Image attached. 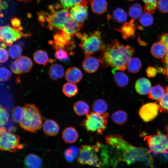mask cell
I'll list each match as a JSON object with an SVG mask.
<instances>
[{
	"label": "cell",
	"mask_w": 168,
	"mask_h": 168,
	"mask_svg": "<svg viewBox=\"0 0 168 168\" xmlns=\"http://www.w3.org/2000/svg\"><path fill=\"white\" fill-rule=\"evenodd\" d=\"M43 130L45 135L48 136H54L58 133L59 128L58 124L51 119L46 120L43 124Z\"/></svg>",
	"instance_id": "17"
},
{
	"label": "cell",
	"mask_w": 168,
	"mask_h": 168,
	"mask_svg": "<svg viewBox=\"0 0 168 168\" xmlns=\"http://www.w3.org/2000/svg\"><path fill=\"white\" fill-rule=\"evenodd\" d=\"M25 162L27 168H40L42 164L40 158L34 154L28 155L25 158Z\"/></svg>",
	"instance_id": "26"
},
{
	"label": "cell",
	"mask_w": 168,
	"mask_h": 168,
	"mask_svg": "<svg viewBox=\"0 0 168 168\" xmlns=\"http://www.w3.org/2000/svg\"><path fill=\"white\" fill-rule=\"evenodd\" d=\"M128 115L124 111L118 110L112 113L111 119L116 124L122 125L125 124L128 120Z\"/></svg>",
	"instance_id": "27"
},
{
	"label": "cell",
	"mask_w": 168,
	"mask_h": 168,
	"mask_svg": "<svg viewBox=\"0 0 168 168\" xmlns=\"http://www.w3.org/2000/svg\"><path fill=\"white\" fill-rule=\"evenodd\" d=\"M22 28L16 29L8 26H1L0 30V41L11 46L13 42L23 37H27L30 34H23L21 30Z\"/></svg>",
	"instance_id": "9"
},
{
	"label": "cell",
	"mask_w": 168,
	"mask_h": 168,
	"mask_svg": "<svg viewBox=\"0 0 168 168\" xmlns=\"http://www.w3.org/2000/svg\"><path fill=\"white\" fill-rule=\"evenodd\" d=\"M129 0V1H133V0Z\"/></svg>",
	"instance_id": "59"
},
{
	"label": "cell",
	"mask_w": 168,
	"mask_h": 168,
	"mask_svg": "<svg viewBox=\"0 0 168 168\" xmlns=\"http://www.w3.org/2000/svg\"><path fill=\"white\" fill-rule=\"evenodd\" d=\"M82 25V23L78 22L71 18L65 23L62 30L72 36L78 32Z\"/></svg>",
	"instance_id": "20"
},
{
	"label": "cell",
	"mask_w": 168,
	"mask_h": 168,
	"mask_svg": "<svg viewBox=\"0 0 168 168\" xmlns=\"http://www.w3.org/2000/svg\"><path fill=\"white\" fill-rule=\"evenodd\" d=\"M142 66L140 60L137 58H131L127 64L128 70L132 73H136L139 71Z\"/></svg>",
	"instance_id": "33"
},
{
	"label": "cell",
	"mask_w": 168,
	"mask_h": 168,
	"mask_svg": "<svg viewBox=\"0 0 168 168\" xmlns=\"http://www.w3.org/2000/svg\"><path fill=\"white\" fill-rule=\"evenodd\" d=\"M163 155V158L166 161H168V150L166 153H164Z\"/></svg>",
	"instance_id": "54"
},
{
	"label": "cell",
	"mask_w": 168,
	"mask_h": 168,
	"mask_svg": "<svg viewBox=\"0 0 168 168\" xmlns=\"http://www.w3.org/2000/svg\"><path fill=\"white\" fill-rule=\"evenodd\" d=\"M79 149L75 146H70L64 152V155L67 160L72 162L79 155Z\"/></svg>",
	"instance_id": "36"
},
{
	"label": "cell",
	"mask_w": 168,
	"mask_h": 168,
	"mask_svg": "<svg viewBox=\"0 0 168 168\" xmlns=\"http://www.w3.org/2000/svg\"><path fill=\"white\" fill-rule=\"evenodd\" d=\"M135 25L134 19L131 20L128 22L125 23L120 29H118L122 35L124 39L132 38L135 35Z\"/></svg>",
	"instance_id": "18"
},
{
	"label": "cell",
	"mask_w": 168,
	"mask_h": 168,
	"mask_svg": "<svg viewBox=\"0 0 168 168\" xmlns=\"http://www.w3.org/2000/svg\"><path fill=\"white\" fill-rule=\"evenodd\" d=\"M11 76V71L4 67H1L0 69V79L1 81H5L9 80Z\"/></svg>",
	"instance_id": "44"
},
{
	"label": "cell",
	"mask_w": 168,
	"mask_h": 168,
	"mask_svg": "<svg viewBox=\"0 0 168 168\" xmlns=\"http://www.w3.org/2000/svg\"><path fill=\"white\" fill-rule=\"evenodd\" d=\"M5 128L3 126H1L0 127V134L6 132Z\"/></svg>",
	"instance_id": "53"
},
{
	"label": "cell",
	"mask_w": 168,
	"mask_h": 168,
	"mask_svg": "<svg viewBox=\"0 0 168 168\" xmlns=\"http://www.w3.org/2000/svg\"><path fill=\"white\" fill-rule=\"evenodd\" d=\"M165 92L164 88L160 84H157L151 88L148 93V97L158 102L163 97Z\"/></svg>",
	"instance_id": "24"
},
{
	"label": "cell",
	"mask_w": 168,
	"mask_h": 168,
	"mask_svg": "<svg viewBox=\"0 0 168 168\" xmlns=\"http://www.w3.org/2000/svg\"><path fill=\"white\" fill-rule=\"evenodd\" d=\"M11 24L12 27L14 28L18 29L21 27L20 26V20L18 18H12L11 21Z\"/></svg>",
	"instance_id": "49"
},
{
	"label": "cell",
	"mask_w": 168,
	"mask_h": 168,
	"mask_svg": "<svg viewBox=\"0 0 168 168\" xmlns=\"http://www.w3.org/2000/svg\"><path fill=\"white\" fill-rule=\"evenodd\" d=\"M33 0H17L18 2H28L32 1Z\"/></svg>",
	"instance_id": "55"
},
{
	"label": "cell",
	"mask_w": 168,
	"mask_h": 168,
	"mask_svg": "<svg viewBox=\"0 0 168 168\" xmlns=\"http://www.w3.org/2000/svg\"><path fill=\"white\" fill-rule=\"evenodd\" d=\"M49 74L51 78L54 80H57L63 77L64 69L61 65L54 63L50 67Z\"/></svg>",
	"instance_id": "23"
},
{
	"label": "cell",
	"mask_w": 168,
	"mask_h": 168,
	"mask_svg": "<svg viewBox=\"0 0 168 168\" xmlns=\"http://www.w3.org/2000/svg\"><path fill=\"white\" fill-rule=\"evenodd\" d=\"M24 110L23 107L17 106L13 108L12 117L13 120L16 123H19L23 119Z\"/></svg>",
	"instance_id": "37"
},
{
	"label": "cell",
	"mask_w": 168,
	"mask_h": 168,
	"mask_svg": "<svg viewBox=\"0 0 168 168\" xmlns=\"http://www.w3.org/2000/svg\"><path fill=\"white\" fill-rule=\"evenodd\" d=\"M75 113L78 116H83L87 114L90 108L87 103L83 100H79L76 102L73 106Z\"/></svg>",
	"instance_id": "28"
},
{
	"label": "cell",
	"mask_w": 168,
	"mask_h": 168,
	"mask_svg": "<svg viewBox=\"0 0 168 168\" xmlns=\"http://www.w3.org/2000/svg\"><path fill=\"white\" fill-rule=\"evenodd\" d=\"M167 51L166 46L161 42L154 44L152 46L151 50L152 55L155 57L157 58H161L165 63Z\"/></svg>",
	"instance_id": "15"
},
{
	"label": "cell",
	"mask_w": 168,
	"mask_h": 168,
	"mask_svg": "<svg viewBox=\"0 0 168 168\" xmlns=\"http://www.w3.org/2000/svg\"><path fill=\"white\" fill-rule=\"evenodd\" d=\"M22 52V49L21 46L16 44L11 46L8 51L9 55L13 59L19 57L21 55Z\"/></svg>",
	"instance_id": "39"
},
{
	"label": "cell",
	"mask_w": 168,
	"mask_h": 168,
	"mask_svg": "<svg viewBox=\"0 0 168 168\" xmlns=\"http://www.w3.org/2000/svg\"><path fill=\"white\" fill-rule=\"evenodd\" d=\"M144 140L147 142L149 152L156 155L167 153L168 150V138L167 135L159 131L154 134L145 136Z\"/></svg>",
	"instance_id": "8"
},
{
	"label": "cell",
	"mask_w": 168,
	"mask_h": 168,
	"mask_svg": "<svg viewBox=\"0 0 168 168\" xmlns=\"http://www.w3.org/2000/svg\"><path fill=\"white\" fill-rule=\"evenodd\" d=\"M8 53L4 48H0V62L3 63L6 62L8 58Z\"/></svg>",
	"instance_id": "46"
},
{
	"label": "cell",
	"mask_w": 168,
	"mask_h": 168,
	"mask_svg": "<svg viewBox=\"0 0 168 168\" xmlns=\"http://www.w3.org/2000/svg\"><path fill=\"white\" fill-rule=\"evenodd\" d=\"M48 43L55 50H57L60 49H63L65 47L64 46L58 43L55 41L50 40L49 41Z\"/></svg>",
	"instance_id": "48"
},
{
	"label": "cell",
	"mask_w": 168,
	"mask_h": 168,
	"mask_svg": "<svg viewBox=\"0 0 168 168\" xmlns=\"http://www.w3.org/2000/svg\"><path fill=\"white\" fill-rule=\"evenodd\" d=\"M24 114L23 119L19 123L22 129L30 133H35L42 125V118L38 108L35 105L30 103L23 106Z\"/></svg>",
	"instance_id": "5"
},
{
	"label": "cell",
	"mask_w": 168,
	"mask_h": 168,
	"mask_svg": "<svg viewBox=\"0 0 168 168\" xmlns=\"http://www.w3.org/2000/svg\"><path fill=\"white\" fill-rule=\"evenodd\" d=\"M108 4L106 0H92L91 3L92 11L94 13L102 14L107 10Z\"/></svg>",
	"instance_id": "25"
},
{
	"label": "cell",
	"mask_w": 168,
	"mask_h": 168,
	"mask_svg": "<svg viewBox=\"0 0 168 168\" xmlns=\"http://www.w3.org/2000/svg\"><path fill=\"white\" fill-rule=\"evenodd\" d=\"M62 7L61 5L58 4L54 7L50 6V13L44 11L39 12L38 19L40 23L42 25H44L45 23H47V27L51 30L54 29L62 30L65 23L71 17L69 9L58 10Z\"/></svg>",
	"instance_id": "4"
},
{
	"label": "cell",
	"mask_w": 168,
	"mask_h": 168,
	"mask_svg": "<svg viewBox=\"0 0 168 168\" xmlns=\"http://www.w3.org/2000/svg\"><path fill=\"white\" fill-rule=\"evenodd\" d=\"M128 13L130 17L133 19H137L142 15V8L139 4H134L129 7Z\"/></svg>",
	"instance_id": "35"
},
{
	"label": "cell",
	"mask_w": 168,
	"mask_h": 168,
	"mask_svg": "<svg viewBox=\"0 0 168 168\" xmlns=\"http://www.w3.org/2000/svg\"><path fill=\"white\" fill-rule=\"evenodd\" d=\"M69 12L70 17L72 19L82 23L87 18L88 8L86 6L77 5L71 8Z\"/></svg>",
	"instance_id": "12"
},
{
	"label": "cell",
	"mask_w": 168,
	"mask_h": 168,
	"mask_svg": "<svg viewBox=\"0 0 168 168\" xmlns=\"http://www.w3.org/2000/svg\"><path fill=\"white\" fill-rule=\"evenodd\" d=\"M100 60L92 56L86 57L82 63V66L84 70L89 73L96 72L99 68Z\"/></svg>",
	"instance_id": "13"
},
{
	"label": "cell",
	"mask_w": 168,
	"mask_h": 168,
	"mask_svg": "<svg viewBox=\"0 0 168 168\" xmlns=\"http://www.w3.org/2000/svg\"><path fill=\"white\" fill-rule=\"evenodd\" d=\"M77 37L80 40L79 46L82 48L86 56H90L100 50L104 49L101 33L98 31L89 34L77 33Z\"/></svg>",
	"instance_id": "6"
},
{
	"label": "cell",
	"mask_w": 168,
	"mask_h": 168,
	"mask_svg": "<svg viewBox=\"0 0 168 168\" xmlns=\"http://www.w3.org/2000/svg\"><path fill=\"white\" fill-rule=\"evenodd\" d=\"M145 3L144 10L145 13L150 14L155 11L158 0H142Z\"/></svg>",
	"instance_id": "38"
},
{
	"label": "cell",
	"mask_w": 168,
	"mask_h": 168,
	"mask_svg": "<svg viewBox=\"0 0 168 168\" xmlns=\"http://www.w3.org/2000/svg\"><path fill=\"white\" fill-rule=\"evenodd\" d=\"M92 108L94 112L102 114L106 112L108 109V105L104 100L98 99L93 103Z\"/></svg>",
	"instance_id": "32"
},
{
	"label": "cell",
	"mask_w": 168,
	"mask_h": 168,
	"mask_svg": "<svg viewBox=\"0 0 168 168\" xmlns=\"http://www.w3.org/2000/svg\"><path fill=\"white\" fill-rule=\"evenodd\" d=\"M165 130L167 133V136L168 138V124H167L165 127Z\"/></svg>",
	"instance_id": "58"
},
{
	"label": "cell",
	"mask_w": 168,
	"mask_h": 168,
	"mask_svg": "<svg viewBox=\"0 0 168 168\" xmlns=\"http://www.w3.org/2000/svg\"><path fill=\"white\" fill-rule=\"evenodd\" d=\"M122 71L116 68H114L112 70L114 81L115 84L120 87L126 86L129 81L128 76Z\"/></svg>",
	"instance_id": "22"
},
{
	"label": "cell",
	"mask_w": 168,
	"mask_h": 168,
	"mask_svg": "<svg viewBox=\"0 0 168 168\" xmlns=\"http://www.w3.org/2000/svg\"><path fill=\"white\" fill-rule=\"evenodd\" d=\"M113 18L115 22L122 23L126 21L127 14L123 9L121 8H118L113 12Z\"/></svg>",
	"instance_id": "34"
},
{
	"label": "cell",
	"mask_w": 168,
	"mask_h": 168,
	"mask_svg": "<svg viewBox=\"0 0 168 168\" xmlns=\"http://www.w3.org/2000/svg\"><path fill=\"white\" fill-rule=\"evenodd\" d=\"M10 68L11 71L14 73L17 74L20 73L17 67L15 61L12 62Z\"/></svg>",
	"instance_id": "51"
},
{
	"label": "cell",
	"mask_w": 168,
	"mask_h": 168,
	"mask_svg": "<svg viewBox=\"0 0 168 168\" xmlns=\"http://www.w3.org/2000/svg\"><path fill=\"white\" fill-rule=\"evenodd\" d=\"M20 141L18 135L6 132L0 134V149L2 151L15 152L22 147L19 144Z\"/></svg>",
	"instance_id": "10"
},
{
	"label": "cell",
	"mask_w": 168,
	"mask_h": 168,
	"mask_svg": "<svg viewBox=\"0 0 168 168\" xmlns=\"http://www.w3.org/2000/svg\"><path fill=\"white\" fill-rule=\"evenodd\" d=\"M83 77V74L80 69L76 67L68 69L65 74V77L68 82L74 84L80 82Z\"/></svg>",
	"instance_id": "14"
},
{
	"label": "cell",
	"mask_w": 168,
	"mask_h": 168,
	"mask_svg": "<svg viewBox=\"0 0 168 168\" xmlns=\"http://www.w3.org/2000/svg\"><path fill=\"white\" fill-rule=\"evenodd\" d=\"M102 58L100 60L105 66H110L122 71L127 68V64L134 53V49L124 46L116 40L105 46Z\"/></svg>",
	"instance_id": "2"
},
{
	"label": "cell",
	"mask_w": 168,
	"mask_h": 168,
	"mask_svg": "<svg viewBox=\"0 0 168 168\" xmlns=\"http://www.w3.org/2000/svg\"><path fill=\"white\" fill-rule=\"evenodd\" d=\"M6 44L4 42H2L1 44V47L3 48H5L6 47Z\"/></svg>",
	"instance_id": "56"
},
{
	"label": "cell",
	"mask_w": 168,
	"mask_h": 168,
	"mask_svg": "<svg viewBox=\"0 0 168 168\" xmlns=\"http://www.w3.org/2000/svg\"><path fill=\"white\" fill-rule=\"evenodd\" d=\"M55 57L57 59L63 62H68L69 60L67 53L62 49H58L55 52Z\"/></svg>",
	"instance_id": "42"
},
{
	"label": "cell",
	"mask_w": 168,
	"mask_h": 168,
	"mask_svg": "<svg viewBox=\"0 0 168 168\" xmlns=\"http://www.w3.org/2000/svg\"><path fill=\"white\" fill-rule=\"evenodd\" d=\"M153 17L150 14L145 13L140 17V23L143 26L146 27L151 25L153 23Z\"/></svg>",
	"instance_id": "41"
},
{
	"label": "cell",
	"mask_w": 168,
	"mask_h": 168,
	"mask_svg": "<svg viewBox=\"0 0 168 168\" xmlns=\"http://www.w3.org/2000/svg\"><path fill=\"white\" fill-rule=\"evenodd\" d=\"M157 69L154 67H149L147 69L146 73L149 77H154L156 74Z\"/></svg>",
	"instance_id": "47"
},
{
	"label": "cell",
	"mask_w": 168,
	"mask_h": 168,
	"mask_svg": "<svg viewBox=\"0 0 168 168\" xmlns=\"http://www.w3.org/2000/svg\"><path fill=\"white\" fill-rule=\"evenodd\" d=\"M166 69H165V73H166L167 77H168V61L166 62Z\"/></svg>",
	"instance_id": "52"
},
{
	"label": "cell",
	"mask_w": 168,
	"mask_h": 168,
	"mask_svg": "<svg viewBox=\"0 0 168 168\" xmlns=\"http://www.w3.org/2000/svg\"><path fill=\"white\" fill-rule=\"evenodd\" d=\"M17 67L20 73H26L31 69L33 63L28 57L22 56L17 58L15 61Z\"/></svg>",
	"instance_id": "16"
},
{
	"label": "cell",
	"mask_w": 168,
	"mask_h": 168,
	"mask_svg": "<svg viewBox=\"0 0 168 168\" xmlns=\"http://www.w3.org/2000/svg\"><path fill=\"white\" fill-rule=\"evenodd\" d=\"M79 149L78 161L81 164L100 167L108 162L107 148L100 143L93 145H82Z\"/></svg>",
	"instance_id": "3"
},
{
	"label": "cell",
	"mask_w": 168,
	"mask_h": 168,
	"mask_svg": "<svg viewBox=\"0 0 168 168\" xmlns=\"http://www.w3.org/2000/svg\"><path fill=\"white\" fill-rule=\"evenodd\" d=\"M108 116L107 112L102 114L89 112L82 120L81 125L88 131L102 134L107 127Z\"/></svg>",
	"instance_id": "7"
},
{
	"label": "cell",
	"mask_w": 168,
	"mask_h": 168,
	"mask_svg": "<svg viewBox=\"0 0 168 168\" xmlns=\"http://www.w3.org/2000/svg\"><path fill=\"white\" fill-rule=\"evenodd\" d=\"M167 49V54L166 56V60H165V62H166L167 61H168V46L166 47Z\"/></svg>",
	"instance_id": "57"
},
{
	"label": "cell",
	"mask_w": 168,
	"mask_h": 168,
	"mask_svg": "<svg viewBox=\"0 0 168 168\" xmlns=\"http://www.w3.org/2000/svg\"><path fill=\"white\" fill-rule=\"evenodd\" d=\"M160 41L164 43L166 47L168 46V33L162 34L160 37Z\"/></svg>",
	"instance_id": "50"
},
{
	"label": "cell",
	"mask_w": 168,
	"mask_h": 168,
	"mask_svg": "<svg viewBox=\"0 0 168 168\" xmlns=\"http://www.w3.org/2000/svg\"><path fill=\"white\" fill-rule=\"evenodd\" d=\"M157 7L162 13H168V0H158Z\"/></svg>",
	"instance_id": "45"
},
{
	"label": "cell",
	"mask_w": 168,
	"mask_h": 168,
	"mask_svg": "<svg viewBox=\"0 0 168 168\" xmlns=\"http://www.w3.org/2000/svg\"><path fill=\"white\" fill-rule=\"evenodd\" d=\"M33 59L36 63L44 65H46L49 61L47 53L42 50H37L34 53Z\"/></svg>",
	"instance_id": "29"
},
{
	"label": "cell",
	"mask_w": 168,
	"mask_h": 168,
	"mask_svg": "<svg viewBox=\"0 0 168 168\" xmlns=\"http://www.w3.org/2000/svg\"><path fill=\"white\" fill-rule=\"evenodd\" d=\"M105 143L110 147L117 159L128 165L137 161L143 162L153 167V160L148 150L144 147H138L127 142L120 134H110L105 138Z\"/></svg>",
	"instance_id": "1"
},
{
	"label": "cell",
	"mask_w": 168,
	"mask_h": 168,
	"mask_svg": "<svg viewBox=\"0 0 168 168\" xmlns=\"http://www.w3.org/2000/svg\"><path fill=\"white\" fill-rule=\"evenodd\" d=\"M79 137L76 129L74 127H69L65 128L62 133V138L64 141L67 143H72L76 142Z\"/></svg>",
	"instance_id": "21"
},
{
	"label": "cell",
	"mask_w": 168,
	"mask_h": 168,
	"mask_svg": "<svg viewBox=\"0 0 168 168\" xmlns=\"http://www.w3.org/2000/svg\"><path fill=\"white\" fill-rule=\"evenodd\" d=\"M135 88L138 94L145 95L149 92L151 89V84L147 79L144 77L140 78L136 81Z\"/></svg>",
	"instance_id": "19"
},
{
	"label": "cell",
	"mask_w": 168,
	"mask_h": 168,
	"mask_svg": "<svg viewBox=\"0 0 168 168\" xmlns=\"http://www.w3.org/2000/svg\"><path fill=\"white\" fill-rule=\"evenodd\" d=\"M159 110V106L156 103H148L141 107L138 114L140 117L144 121L148 122L156 117Z\"/></svg>",
	"instance_id": "11"
},
{
	"label": "cell",
	"mask_w": 168,
	"mask_h": 168,
	"mask_svg": "<svg viewBox=\"0 0 168 168\" xmlns=\"http://www.w3.org/2000/svg\"><path fill=\"white\" fill-rule=\"evenodd\" d=\"M0 124L1 126L6 125L8 122L9 118V114L6 109L0 106Z\"/></svg>",
	"instance_id": "43"
},
{
	"label": "cell",
	"mask_w": 168,
	"mask_h": 168,
	"mask_svg": "<svg viewBox=\"0 0 168 168\" xmlns=\"http://www.w3.org/2000/svg\"><path fill=\"white\" fill-rule=\"evenodd\" d=\"M62 91L66 96L72 97L77 93L78 88L74 84L69 82L65 83L63 86Z\"/></svg>",
	"instance_id": "30"
},
{
	"label": "cell",
	"mask_w": 168,
	"mask_h": 168,
	"mask_svg": "<svg viewBox=\"0 0 168 168\" xmlns=\"http://www.w3.org/2000/svg\"><path fill=\"white\" fill-rule=\"evenodd\" d=\"M160 112L164 111L165 112L168 111V85L166 88L165 94L159 102Z\"/></svg>",
	"instance_id": "40"
},
{
	"label": "cell",
	"mask_w": 168,
	"mask_h": 168,
	"mask_svg": "<svg viewBox=\"0 0 168 168\" xmlns=\"http://www.w3.org/2000/svg\"><path fill=\"white\" fill-rule=\"evenodd\" d=\"M91 0H60L61 5L63 9H69L78 5L86 6Z\"/></svg>",
	"instance_id": "31"
}]
</instances>
